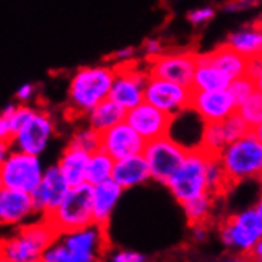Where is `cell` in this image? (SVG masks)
Masks as SVG:
<instances>
[{
	"mask_svg": "<svg viewBox=\"0 0 262 262\" xmlns=\"http://www.w3.org/2000/svg\"><path fill=\"white\" fill-rule=\"evenodd\" d=\"M59 240L75 251L103 257L106 251H110V242L106 235V227L100 224H91L72 232L60 234Z\"/></svg>",
	"mask_w": 262,
	"mask_h": 262,
	"instance_id": "19",
	"label": "cell"
},
{
	"mask_svg": "<svg viewBox=\"0 0 262 262\" xmlns=\"http://www.w3.org/2000/svg\"><path fill=\"white\" fill-rule=\"evenodd\" d=\"M115 162L116 161L103 149H97L94 152H91L88 172H86V183L96 186V184L112 180Z\"/></svg>",
	"mask_w": 262,
	"mask_h": 262,
	"instance_id": "27",
	"label": "cell"
},
{
	"mask_svg": "<svg viewBox=\"0 0 262 262\" xmlns=\"http://www.w3.org/2000/svg\"><path fill=\"white\" fill-rule=\"evenodd\" d=\"M229 76L214 66L207 57V53H199L197 67L191 83L192 91H216V89H227L230 84Z\"/></svg>",
	"mask_w": 262,
	"mask_h": 262,
	"instance_id": "24",
	"label": "cell"
},
{
	"mask_svg": "<svg viewBox=\"0 0 262 262\" xmlns=\"http://www.w3.org/2000/svg\"><path fill=\"white\" fill-rule=\"evenodd\" d=\"M218 238L229 253L248 254L254 243L262 238V218L256 207H246L223 220Z\"/></svg>",
	"mask_w": 262,
	"mask_h": 262,
	"instance_id": "5",
	"label": "cell"
},
{
	"mask_svg": "<svg viewBox=\"0 0 262 262\" xmlns=\"http://www.w3.org/2000/svg\"><path fill=\"white\" fill-rule=\"evenodd\" d=\"M205 175H207V189L208 194L220 197L226 192L227 188H230L232 184L229 181V177L224 170V167L218 158V154H210L208 152V159H207V168H205Z\"/></svg>",
	"mask_w": 262,
	"mask_h": 262,
	"instance_id": "28",
	"label": "cell"
},
{
	"mask_svg": "<svg viewBox=\"0 0 262 262\" xmlns=\"http://www.w3.org/2000/svg\"><path fill=\"white\" fill-rule=\"evenodd\" d=\"M116 67L110 62L78 67L70 76L66 100V115L72 119L84 116L105 99H110Z\"/></svg>",
	"mask_w": 262,
	"mask_h": 262,
	"instance_id": "1",
	"label": "cell"
},
{
	"mask_svg": "<svg viewBox=\"0 0 262 262\" xmlns=\"http://www.w3.org/2000/svg\"><path fill=\"white\" fill-rule=\"evenodd\" d=\"M37 262H45V260H43V259H41V260H37Z\"/></svg>",
	"mask_w": 262,
	"mask_h": 262,
	"instance_id": "48",
	"label": "cell"
},
{
	"mask_svg": "<svg viewBox=\"0 0 262 262\" xmlns=\"http://www.w3.org/2000/svg\"><path fill=\"white\" fill-rule=\"evenodd\" d=\"M254 207H256V210L259 211V214H260V218H262V192H260V195L257 197V200H256V204H254Z\"/></svg>",
	"mask_w": 262,
	"mask_h": 262,
	"instance_id": "44",
	"label": "cell"
},
{
	"mask_svg": "<svg viewBox=\"0 0 262 262\" xmlns=\"http://www.w3.org/2000/svg\"><path fill=\"white\" fill-rule=\"evenodd\" d=\"M112 180H115L124 191L143 186L148 181H152L148 162L143 154L118 159L115 162Z\"/></svg>",
	"mask_w": 262,
	"mask_h": 262,
	"instance_id": "21",
	"label": "cell"
},
{
	"mask_svg": "<svg viewBox=\"0 0 262 262\" xmlns=\"http://www.w3.org/2000/svg\"><path fill=\"white\" fill-rule=\"evenodd\" d=\"M124 194L119 184L115 180L103 181L92 186V211H94V223L106 227Z\"/></svg>",
	"mask_w": 262,
	"mask_h": 262,
	"instance_id": "20",
	"label": "cell"
},
{
	"mask_svg": "<svg viewBox=\"0 0 262 262\" xmlns=\"http://www.w3.org/2000/svg\"><path fill=\"white\" fill-rule=\"evenodd\" d=\"M70 188L72 186L62 175V172L59 170L57 164L46 167L40 184L32 192V199L38 211V216L48 218L66 199Z\"/></svg>",
	"mask_w": 262,
	"mask_h": 262,
	"instance_id": "14",
	"label": "cell"
},
{
	"mask_svg": "<svg viewBox=\"0 0 262 262\" xmlns=\"http://www.w3.org/2000/svg\"><path fill=\"white\" fill-rule=\"evenodd\" d=\"M188 149L189 146L183 145L170 134L146 142L142 154L148 162L152 181L161 183L165 186L168 178L173 175L183 159L186 158Z\"/></svg>",
	"mask_w": 262,
	"mask_h": 262,
	"instance_id": "9",
	"label": "cell"
},
{
	"mask_svg": "<svg viewBox=\"0 0 262 262\" xmlns=\"http://www.w3.org/2000/svg\"><path fill=\"white\" fill-rule=\"evenodd\" d=\"M221 262H253V260L250 259L248 254H235V253H230Z\"/></svg>",
	"mask_w": 262,
	"mask_h": 262,
	"instance_id": "43",
	"label": "cell"
},
{
	"mask_svg": "<svg viewBox=\"0 0 262 262\" xmlns=\"http://www.w3.org/2000/svg\"><path fill=\"white\" fill-rule=\"evenodd\" d=\"M229 92L234 96V99L237 100V103H242L243 100H246L250 96H253L256 89V83L253 80V76H250L248 73H245L238 78H234L229 84Z\"/></svg>",
	"mask_w": 262,
	"mask_h": 262,
	"instance_id": "33",
	"label": "cell"
},
{
	"mask_svg": "<svg viewBox=\"0 0 262 262\" xmlns=\"http://www.w3.org/2000/svg\"><path fill=\"white\" fill-rule=\"evenodd\" d=\"M91 152L81 148H76L72 145H66V148L57 158V167L62 172L69 184L78 186V184L86 183V172H88V164H89Z\"/></svg>",
	"mask_w": 262,
	"mask_h": 262,
	"instance_id": "23",
	"label": "cell"
},
{
	"mask_svg": "<svg viewBox=\"0 0 262 262\" xmlns=\"http://www.w3.org/2000/svg\"><path fill=\"white\" fill-rule=\"evenodd\" d=\"M149 80L146 64L137 60L132 64L119 66L115 72V80L110 91V99L129 112L145 100V89Z\"/></svg>",
	"mask_w": 262,
	"mask_h": 262,
	"instance_id": "10",
	"label": "cell"
},
{
	"mask_svg": "<svg viewBox=\"0 0 262 262\" xmlns=\"http://www.w3.org/2000/svg\"><path fill=\"white\" fill-rule=\"evenodd\" d=\"M226 45L234 48L248 60L262 56V18L246 23L232 30L224 40Z\"/></svg>",
	"mask_w": 262,
	"mask_h": 262,
	"instance_id": "22",
	"label": "cell"
},
{
	"mask_svg": "<svg viewBox=\"0 0 262 262\" xmlns=\"http://www.w3.org/2000/svg\"><path fill=\"white\" fill-rule=\"evenodd\" d=\"M145 145L146 140L126 119L100 134V149L108 152L115 161L142 154Z\"/></svg>",
	"mask_w": 262,
	"mask_h": 262,
	"instance_id": "18",
	"label": "cell"
},
{
	"mask_svg": "<svg viewBox=\"0 0 262 262\" xmlns=\"http://www.w3.org/2000/svg\"><path fill=\"white\" fill-rule=\"evenodd\" d=\"M214 200H216L214 195L204 194V195L195 197V199L189 200V202L181 205V208L184 211V216H186L189 226L199 224V223H210L211 213L214 208Z\"/></svg>",
	"mask_w": 262,
	"mask_h": 262,
	"instance_id": "29",
	"label": "cell"
},
{
	"mask_svg": "<svg viewBox=\"0 0 262 262\" xmlns=\"http://www.w3.org/2000/svg\"><path fill=\"white\" fill-rule=\"evenodd\" d=\"M262 0H226V4L223 5V10L227 13H238L245 10H251L256 5H259Z\"/></svg>",
	"mask_w": 262,
	"mask_h": 262,
	"instance_id": "39",
	"label": "cell"
},
{
	"mask_svg": "<svg viewBox=\"0 0 262 262\" xmlns=\"http://www.w3.org/2000/svg\"><path fill=\"white\" fill-rule=\"evenodd\" d=\"M207 57L220 70H223L230 80L238 78V76L248 73L250 60L243 57L240 53H237L234 48H230L226 43L216 46V48L211 51H207Z\"/></svg>",
	"mask_w": 262,
	"mask_h": 262,
	"instance_id": "26",
	"label": "cell"
},
{
	"mask_svg": "<svg viewBox=\"0 0 262 262\" xmlns=\"http://www.w3.org/2000/svg\"><path fill=\"white\" fill-rule=\"evenodd\" d=\"M210 235V227L208 223H199V224H192L191 226V237L194 242L202 243L208 238Z\"/></svg>",
	"mask_w": 262,
	"mask_h": 262,
	"instance_id": "41",
	"label": "cell"
},
{
	"mask_svg": "<svg viewBox=\"0 0 262 262\" xmlns=\"http://www.w3.org/2000/svg\"><path fill=\"white\" fill-rule=\"evenodd\" d=\"M142 59V53L140 50L134 48V46H126V48L116 50L113 54L108 56V62L115 67L119 66H126V64H132L137 62V60Z\"/></svg>",
	"mask_w": 262,
	"mask_h": 262,
	"instance_id": "34",
	"label": "cell"
},
{
	"mask_svg": "<svg viewBox=\"0 0 262 262\" xmlns=\"http://www.w3.org/2000/svg\"><path fill=\"white\" fill-rule=\"evenodd\" d=\"M248 75L253 76L256 83V89L262 94V56L251 59L248 62Z\"/></svg>",
	"mask_w": 262,
	"mask_h": 262,
	"instance_id": "40",
	"label": "cell"
},
{
	"mask_svg": "<svg viewBox=\"0 0 262 262\" xmlns=\"http://www.w3.org/2000/svg\"><path fill=\"white\" fill-rule=\"evenodd\" d=\"M0 262H10V260H7V259H4V257H0Z\"/></svg>",
	"mask_w": 262,
	"mask_h": 262,
	"instance_id": "46",
	"label": "cell"
},
{
	"mask_svg": "<svg viewBox=\"0 0 262 262\" xmlns=\"http://www.w3.org/2000/svg\"><path fill=\"white\" fill-rule=\"evenodd\" d=\"M127 112L121 105H118L112 99H105L84 116V122L92 129H96L99 134H102L124 121Z\"/></svg>",
	"mask_w": 262,
	"mask_h": 262,
	"instance_id": "25",
	"label": "cell"
},
{
	"mask_svg": "<svg viewBox=\"0 0 262 262\" xmlns=\"http://www.w3.org/2000/svg\"><path fill=\"white\" fill-rule=\"evenodd\" d=\"M260 18H262V16H260Z\"/></svg>",
	"mask_w": 262,
	"mask_h": 262,
	"instance_id": "49",
	"label": "cell"
},
{
	"mask_svg": "<svg viewBox=\"0 0 262 262\" xmlns=\"http://www.w3.org/2000/svg\"><path fill=\"white\" fill-rule=\"evenodd\" d=\"M192 89L191 86H184L161 76L149 75V80L145 89V100L151 105L158 106L159 110L178 118L180 115L191 110Z\"/></svg>",
	"mask_w": 262,
	"mask_h": 262,
	"instance_id": "11",
	"label": "cell"
},
{
	"mask_svg": "<svg viewBox=\"0 0 262 262\" xmlns=\"http://www.w3.org/2000/svg\"><path fill=\"white\" fill-rule=\"evenodd\" d=\"M45 168L40 156L11 148L0 161V188L32 194L43 178Z\"/></svg>",
	"mask_w": 262,
	"mask_h": 262,
	"instance_id": "7",
	"label": "cell"
},
{
	"mask_svg": "<svg viewBox=\"0 0 262 262\" xmlns=\"http://www.w3.org/2000/svg\"><path fill=\"white\" fill-rule=\"evenodd\" d=\"M238 103L229 89L216 91H192L191 110L199 116L202 124L221 122L230 115L237 113Z\"/></svg>",
	"mask_w": 262,
	"mask_h": 262,
	"instance_id": "13",
	"label": "cell"
},
{
	"mask_svg": "<svg viewBox=\"0 0 262 262\" xmlns=\"http://www.w3.org/2000/svg\"><path fill=\"white\" fill-rule=\"evenodd\" d=\"M108 262H148V259L140 251L129 250V248H118L110 253Z\"/></svg>",
	"mask_w": 262,
	"mask_h": 262,
	"instance_id": "37",
	"label": "cell"
},
{
	"mask_svg": "<svg viewBox=\"0 0 262 262\" xmlns=\"http://www.w3.org/2000/svg\"><path fill=\"white\" fill-rule=\"evenodd\" d=\"M237 113L246 121V124L253 130L262 122V94L256 91L253 96L238 103Z\"/></svg>",
	"mask_w": 262,
	"mask_h": 262,
	"instance_id": "32",
	"label": "cell"
},
{
	"mask_svg": "<svg viewBox=\"0 0 262 262\" xmlns=\"http://www.w3.org/2000/svg\"><path fill=\"white\" fill-rule=\"evenodd\" d=\"M248 256H250V259L253 262H262V238H259L254 243V246L251 248V251L248 253Z\"/></svg>",
	"mask_w": 262,
	"mask_h": 262,
	"instance_id": "42",
	"label": "cell"
},
{
	"mask_svg": "<svg viewBox=\"0 0 262 262\" xmlns=\"http://www.w3.org/2000/svg\"><path fill=\"white\" fill-rule=\"evenodd\" d=\"M59 238L57 230L46 218H35L21 227L11 229L0 243V257L10 262L41 260L50 246Z\"/></svg>",
	"mask_w": 262,
	"mask_h": 262,
	"instance_id": "2",
	"label": "cell"
},
{
	"mask_svg": "<svg viewBox=\"0 0 262 262\" xmlns=\"http://www.w3.org/2000/svg\"><path fill=\"white\" fill-rule=\"evenodd\" d=\"M218 158L232 186L243 181L259 180L262 175V142L253 130L230 142Z\"/></svg>",
	"mask_w": 262,
	"mask_h": 262,
	"instance_id": "3",
	"label": "cell"
},
{
	"mask_svg": "<svg viewBox=\"0 0 262 262\" xmlns=\"http://www.w3.org/2000/svg\"><path fill=\"white\" fill-rule=\"evenodd\" d=\"M126 121L146 142H149L158 137L170 134V127L173 126L175 118L143 100L127 112Z\"/></svg>",
	"mask_w": 262,
	"mask_h": 262,
	"instance_id": "17",
	"label": "cell"
},
{
	"mask_svg": "<svg viewBox=\"0 0 262 262\" xmlns=\"http://www.w3.org/2000/svg\"><path fill=\"white\" fill-rule=\"evenodd\" d=\"M46 220L53 224L59 235L94 224L92 184L83 183L70 188L66 199Z\"/></svg>",
	"mask_w": 262,
	"mask_h": 262,
	"instance_id": "6",
	"label": "cell"
},
{
	"mask_svg": "<svg viewBox=\"0 0 262 262\" xmlns=\"http://www.w3.org/2000/svg\"><path fill=\"white\" fill-rule=\"evenodd\" d=\"M207 159V151H204L200 146H191L186 158L183 159L180 167L165 183V188L170 191L180 205L189 202L195 197L208 194L205 175Z\"/></svg>",
	"mask_w": 262,
	"mask_h": 262,
	"instance_id": "4",
	"label": "cell"
},
{
	"mask_svg": "<svg viewBox=\"0 0 262 262\" xmlns=\"http://www.w3.org/2000/svg\"><path fill=\"white\" fill-rule=\"evenodd\" d=\"M56 135V119L50 110L41 105H34L32 112L26 118L21 127L10 140L13 149H19L29 154H41L50 148Z\"/></svg>",
	"mask_w": 262,
	"mask_h": 262,
	"instance_id": "8",
	"label": "cell"
},
{
	"mask_svg": "<svg viewBox=\"0 0 262 262\" xmlns=\"http://www.w3.org/2000/svg\"><path fill=\"white\" fill-rule=\"evenodd\" d=\"M214 16H216V8L214 7H210V5H205V7H197V8H192L189 13H188V21L191 26L194 27H204L205 24H208Z\"/></svg>",
	"mask_w": 262,
	"mask_h": 262,
	"instance_id": "35",
	"label": "cell"
},
{
	"mask_svg": "<svg viewBox=\"0 0 262 262\" xmlns=\"http://www.w3.org/2000/svg\"><path fill=\"white\" fill-rule=\"evenodd\" d=\"M38 218L30 192L0 188V224L7 229H16Z\"/></svg>",
	"mask_w": 262,
	"mask_h": 262,
	"instance_id": "15",
	"label": "cell"
},
{
	"mask_svg": "<svg viewBox=\"0 0 262 262\" xmlns=\"http://www.w3.org/2000/svg\"><path fill=\"white\" fill-rule=\"evenodd\" d=\"M67 145L86 149L89 152H94V151L100 149V134L84 122L83 126H78L72 130Z\"/></svg>",
	"mask_w": 262,
	"mask_h": 262,
	"instance_id": "31",
	"label": "cell"
},
{
	"mask_svg": "<svg viewBox=\"0 0 262 262\" xmlns=\"http://www.w3.org/2000/svg\"><path fill=\"white\" fill-rule=\"evenodd\" d=\"M250 130L251 129L246 124V121L238 113H234L221 122L204 124L199 138V146L210 154H220L230 142L237 140L238 137Z\"/></svg>",
	"mask_w": 262,
	"mask_h": 262,
	"instance_id": "16",
	"label": "cell"
},
{
	"mask_svg": "<svg viewBox=\"0 0 262 262\" xmlns=\"http://www.w3.org/2000/svg\"><path fill=\"white\" fill-rule=\"evenodd\" d=\"M43 260L45 262H102V257L75 251L57 238L48 248V251L45 253Z\"/></svg>",
	"mask_w": 262,
	"mask_h": 262,
	"instance_id": "30",
	"label": "cell"
},
{
	"mask_svg": "<svg viewBox=\"0 0 262 262\" xmlns=\"http://www.w3.org/2000/svg\"><path fill=\"white\" fill-rule=\"evenodd\" d=\"M253 132L257 135V138L262 142V122H260V124H259L257 127H254V129H253Z\"/></svg>",
	"mask_w": 262,
	"mask_h": 262,
	"instance_id": "45",
	"label": "cell"
},
{
	"mask_svg": "<svg viewBox=\"0 0 262 262\" xmlns=\"http://www.w3.org/2000/svg\"><path fill=\"white\" fill-rule=\"evenodd\" d=\"M37 86L34 83H24L18 88L16 94H14V100L18 103H32L37 97Z\"/></svg>",
	"mask_w": 262,
	"mask_h": 262,
	"instance_id": "38",
	"label": "cell"
},
{
	"mask_svg": "<svg viewBox=\"0 0 262 262\" xmlns=\"http://www.w3.org/2000/svg\"><path fill=\"white\" fill-rule=\"evenodd\" d=\"M167 51L165 45L161 38L158 37H149L146 38L143 43H142V48H140V53H142V59L145 60V62H148V60H152L159 57L161 54H164Z\"/></svg>",
	"mask_w": 262,
	"mask_h": 262,
	"instance_id": "36",
	"label": "cell"
},
{
	"mask_svg": "<svg viewBox=\"0 0 262 262\" xmlns=\"http://www.w3.org/2000/svg\"><path fill=\"white\" fill-rule=\"evenodd\" d=\"M259 181H260V184H262V175H260V178H259Z\"/></svg>",
	"mask_w": 262,
	"mask_h": 262,
	"instance_id": "47",
	"label": "cell"
},
{
	"mask_svg": "<svg viewBox=\"0 0 262 262\" xmlns=\"http://www.w3.org/2000/svg\"><path fill=\"white\" fill-rule=\"evenodd\" d=\"M197 57L199 53L192 50L165 51L159 57L148 60L145 64L148 67L149 75L161 76V78L184 86H191L197 67Z\"/></svg>",
	"mask_w": 262,
	"mask_h": 262,
	"instance_id": "12",
	"label": "cell"
}]
</instances>
